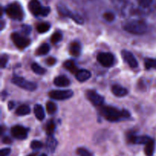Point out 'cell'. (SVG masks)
Wrapping results in <instances>:
<instances>
[{
    "mask_svg": "<svg viewBox=\"0 0 156 156\" xmlns=\"http://www.w3.org/2000/svg\"><path fill=\"white\" fill-rule=\"evenodd\" d=\"M103 18L108 22H112L115 19V15L111 12H107L104 13Z\"/></svg>",
    "mask_w": 156,
    "mask_h": 156,
    "instance_id": "f546056e",
    "label": "cell"
},
{
    "mask_svg": "<svg viewBox=\"0 0 156 156\" xmlns=\"http://www.w3.org/2000/svg\"><path fill=\"white\" fill-rule=\"evenodd\" d=\"M75 75L76 79L80 82H84L88 80L91 76V73L87 69H79V71Z\"/></svg>",
    "mask_w": 156,
    "mask_h": 156,
    "instance_id": "5bb4252c",
    "label": "cell"
},
{
    "mask_svg": "<svg viewBox=\"0 0 156 156\" xmlns=\"http://www.w3.org/2000/svg\"><path fill=\"white\" fill-rule=\"evenodd\" d=\"M12 82L15 85L20 87L21 88H23V89L27 90V91H33L37 88V85L36 83L26 80L25 79L21 77V76H14L12 79Z\"/></svg>",
    "mask_w": 156,
    "mask_h": 156,
    "instance_id": "8992f818",
    "label": "cell"
},
{
    "mask_svg": "<svg viewBox=\"0 0 156 156\" xmlns=\"http://www.w3.org/2000/svg\"><path fill=\"white\" fill-rule=\"evenodd\" d=\"M99 112L104 118L111 122H117L130 117V114L126 110H119L111 106H101Z\"/></svg>",
    "mask_w": 156,
    "mask_h": 156,
    "instance_id": "6da1fadb",
    "label": "cell"
},
{
    "mask_svg": "<svg viewBox=\"0 0 156 156\" xmlns=\"http://www.w3.org/2000/svg\"><path fill=\"white\" fill-rule=\"evenodd\" d=\"M97 59L105 67H111L115 62V57L111 53H100L98 55Z\"/></svg>",
    "mask_w": 156,
    "mask_h": 156,
    "instance_id": "9c48e42d",
    "label": "cell"
},
{
    "mask_svg": "<svg viewBox=\"0 0 156 156\" xmlns=\"http://www.w3.org/2000/svg\"><path fill=\"white\" fill-rule=\"evenodd\" d=\"M8 60H9V56L6 54H3L2 56H1V67L2 68H5L7 64Z\"/></svg>",
    "mask_w": 156,
    "mask_h": 156,
    "instance_id": "836d02e7",
    "label": "cell"
},
{
    "mask_svg": "<svg viewBox=\"0 0 156 156\" xmlns=\"http://www.w3.org/2000/svg\"><path fill=\"white\" fill-rule=\"evenodd\" d=\"M137 2L140 7L146 9V8L150 7L151 5L153 2V0H137Z\"/></svg>",
    "mask_w": 156,
    "mask_h": 156,
    "instance_id": "4dcf8cb0",
    "label": "cell"
},
{
    "mask_svg": "<svg viewBox=\"0 0 156 156\" xmlns=\"http://www.w3.org/2000/svg\"><path fill=\"white\" fill-rule=\"evenodd\" d=\"M46 108H47V111L48 114H54L55 112L57 110V106L55 103L52 101H48L46 105Z\"/></svg>",
    "mask_w": 156,
    "mask_h": 156,
    "instance_id": "4316f807",
    "label": "cell"
},
{
    "mask_svg": "<svg viewBox=\"0 0 156 156\" xmlns=\"http://www.w3.org/2000/svg\"><path fill=\"white\" fill-rule=\"evenodd\" d=\"M6 15L10 18L17 21H21L24 16V11L20 3L17 2L10 3L5 9Z\"/></svg>",
    "mask_w": 156,
    "mask_h": 156,
    "instance_id": "3957f363",
    "label": "cell"
},
{
    "mask_svg": "<svg viewBox=\"0 0 156 156\" xmlns=\"http://www.w3.org/2000/svg\"><path fill=\"white\" fill-rule=\"evenodd\" d=\"M34 112L35 117L39 120H43L45 118V114L44 110L41 105H36L34 108Z\"/></svg>",
    "mask_w": 156,
    "mask_h": 156,
    "instance_id": "ffe728a7",
    "label": "cell"
},
{
    "mask_svg": "<svg viewBox=\"0 0 156 156\" xmlns=\"http://www.w3.org/2000/svg\"><path fill=\"white\" fill-rule=\"evenodd\" d=\"M151 138L147 136H137L133 133H129L127 135V140L132 144H145L146 145Z\"/></svg>",
    "mask_w": 156,
    "mask_h": 156,
    "instance_id": "7c38bea8",
    "label": "cell"
},
{
    "mask_svg": "<svg viewBox=\"0 0 156 156\" xmlns=\"http://www.w3.org/2000/svg\"><path fill=\"white\" fill-rule=\"evenodd\" d=\"M14 105H15V104H14V102H12V101L9 102V110H12V108H14Z\"/></svg>",
    "mask_w": 156,
    "mask_h": 156,
    "instance_id": "f35d334b",
    "label": "cell"
},
{
    "mask_svg": "<svg viewBox=\"0 0 156 156\" xmlns=\"http://www.w3.org/2000/svg\"><path fill=\"white\" fill-rule=\"evenodd\" d=\"M31 69L34 73L37 75H44L46 73V69L43 67H41L37 62H33L31 64Z\"/></svg>",
    "mask_w": 156,
    "mask_h": 156,
    "instance_id": "d4e9b609",
    "label": "cell"
},
{
    "mask_svg": "<svg viewBox=\"0 0 156 156\" xmlns=\"http://www.w3.org/2000/svg\"><path fill=\"white\" fill-rule=\"evenodd\" d=\"M57 12L59 15L62 17H66V18H70L79 24H82L84 23V19L81 15L72 12L66 6L62 4L57 5Z\"/></svg>",
    "mask_w": 156,
    "mask_h": 156,
    "instance_id": "5b68a950",
    "label": "cell"
},
{
    "mask_svg": "<svg viewBox=\"0 0 156 156\" xmlns=\"http://www.w3.org/2000/svg\"><path fill=\"white\" fill-rule=\"evenodd\" d=\"M62 39V34L59 31H56L52 34L51 38H50V41L53 44H56L59 41H60Z\"/></svg>",
    "mask_w": 156,
    "mask_h": 156,
    "instance_id": "f1b7e54d",
    "label": "cell"
},
{
    "mask_svg": "<svg viewBox=\"0 0 156 156\" xmlns=\"http://www.w3.org/2000/svg\"><path fill=\"white\" fill-rule=\"evenodd\" d=\"M55 129H56V124L53 120H50L46 126V132H47V135L51 136L54 132Z\"/></svg>",
    "mask_w": 156,
    "mask_h": 156,
    "instance_id": "484cf974",
    "label": "cell"
},
{
    "mask_svg": "<svg viewBox=\"0 0 156 156\" xmlns=\"http://www.w3.org/2000/svg\"><path fill=\"white\" fill-rule=\"evenodd\" d=\"M74 93L72 90H52L49 93V96L52 99L57 101H63L71 98Z\"/></svg>",
    "mask_w": 156,
    "mask_h": 156,
    "instance_id": "52a82bcc",
    "label": "cell"
},
{
    "mask_svg": "<svg viewBox=\"0 0 156 156\" xmlns=\"http://www.w3.org/2000/svg\"><path fill=\"white\" fill-rule=\"evenodd\" d=\"M86 97L90 101V102H91L94 106H103L105 98H103V96L99 94L98 93L96 92L94 90H88L86 92Z\"/></svg>",
    "mask_w": 156,
    "mask_h": 156,
    "instance_id": "8fae6325",
    "label": "cell"
},
{
    "mask_svg": "<svg viewBox=\"0 0 156 156\" xmlns=\"http://www.w3.org/2000/svg\"><path fill=\"white\" fill-rule=\"evenodd\" d=\"M155 143L154 140L151 139L149 142L146 144L145 146L144 152L146 156H152L155 152Z\"/></svg>",
    "mask_w": 156,
    "mask_h": 156,
    "instance_id": "ac0fdd59",
    "label": "cell"
},
{
    "mask_svg": "<svg viewBox=\"0 0 156 156\" xmlns=\"http://www.w3.org/2000/svg\"><path fill=\"white\" fill-rule=\"evenodd\" d=\"M111 91H112L113 94L117 97H123V96L126 95L128 93V90L125 88L124 87H122L119 85H114L111 88Z\"/></svg>",
    "mask_w": 156,
    "mask_h": 156,
    "instance_id": "e0dca14e",
    "label": "cell"
},
{
    "mask_svg": "<svg viewBox=\"0 0 156 156\" xmlns=\"http://www.w3.org/2000/svg\"><path fill=\"white\" fill-rule=\"evenodd\" d=\"M147 24L143 20H132L123 25V29L133 34H143L147 31Z\"/></svg>",
    "mask_w": 156,
    "mask_h": 156,
    "instance_id": "7a4b0ae2",
    "label": "cell"
},
{
    "mask_svg": "<svg viewBox=\"0 0 156 156\" xmlns=\"http://www.w3.org/2000/svg\"><path fill=\"white\" fill-rule=\"evenodd\" d=\"M121 56L123 59H124L125 62L131 67V68H136L138 67V62L135 56H133L131 52L128 50H123L121 51Z\"/></svg>",
    "mask_w": 156,
    "mask_h": 156,
    "instance_id": "4fadbf2b",
    "label": "cell"
},
{
    "mask_svg": "<svg viewBox=\"0 0 156 156\" xmlns=\"http://www.w3.org/2000/svg\"><path fill=\"white\" fill-rule=\"evenodd\" d=\"M145 67L146 69L156 68V59H145Z\"/></svg>",
    "mask_w": 156,
    "mask_h": 156,
    "instance_id": "83f0119b",
    "label": "cell"
},
{
    "mask_svg": "<svg viewBox=\"0 0 156 156\" xmlns=\"http://www.w3.org/2000/svg\"><path fill=\"white\" fill-rule=\"evenodd\" d=\"M50 45L47 43H44V44H41L39 47L37 48V50H36V55L37 56H43V55H46L47 53H49L50 51Z\"/></svg>",
    "mask_w": 156,
    "mask_h": 156,
    "instance_id": "603a6c76",
    "label": "cell"
},
{
    "mask_svg": "<svg viewBox=\"0 0 156 156\" xmlns=\"http://www.w3.org/2000/svg\"><path fill=\"white\" fill-rule=\"evenodd\" d=\"M30 108L27 105H21L15 111V114L18 116H25L30 114Z\"/></svg>",
    "mask_w": 156,
    "mask_h": 156,
    "instance_id": "44dd1931",
    "label": "cell"
},
{
    "mask_svg": "<svg viewBox=\"0 0 156 156\" xmlns=\"http://www.w3.org/2000/svg\"><path fill=\"white\" fill-rule=\"evenodd\" d=\"M69 51L72 56H79L82 51V46H81L80 43L76 42V41L71 43V44L69 45Z\"/></svg>",
    "mask_w": 156,
    "mask_h": 156,
    "instance_id": "2e32d148",
    "label": "cell"
},
{
    "mask_svg": "<svg viewBox=\"0 0 156 156\" xmlns=\"http://www.w3.org/2000/svg\"><path fill=\"white\" fill-rule=\"evenodd\" d=\"M11 149L9 148H5V149H2L0 152V156H8L10 154Z\"/></svg>",
    "mask_w": 156,
    "mask_h": 156,
    "instance_id": "d590c367",
    "label": "cell"
},
{
    "mask_svg": "<svg viewBox=\"0 0 156 156\" xmlns=\"http://www.w3.org/2000/svg\"><path fill=\"white\" fill-rule=\"evenodd\" d=\"M4 26H5V21H3V20H2L1 21V27H0V29H1V30H3V28H4Z\"/></svg>",
    "mask_w": 156,
    "mask_h": 156,
    "instance_id": "ab89813d",
    "label": "cell"
},
{
    "mask_svg": "<svg viewBox=\"0 0 156 156\" xmlns=\"http://www.w3.org/2000/svg\"><path fill=\"white\" fill-rule=\"evenodd\" d=\"M37 30L40 34H44L48 31L50 28V24L47 22L40 23L37 25Z\"/></svg>",
    "mask_w": 156,
    "mask_h": 156,
    "instance_id": "cb8c5ba5",
    "label": "cell"
},
{
    "mask_svg": "<svg viewBox=\"0 0 156 156\" xmlns=\"http://www.w3.org/2000/svg\"><path fill=\"white\" fill-rule=\"evenodd\" d=\"M56 62V59L53 57H49L48 59H47V60H46V63H47L48 66H53Z\"/></svg>",
    "mask_w": 156,
    "mask_h": 156,
    "instance_id": "e575fe53",
    "label": "cell"
},
{
    "mask_svg": "<svg viewBox=\"0 0 156 156\" xmlns=\"http://www.w3.org/2000/svg\"><path fill=\"white\" fill-rule=\"evenodd\" d=\"M56 146H57V141L53 136H49L47 139V143H46V146H47V150L50 151V152H53L56 149Z\"/></svg>",
    "mask_w": 156,
    "mask_h": 156,
    "instance_id": "7402d4cb",
    "label": "cell"
},
{
    "mask_svg": "<svg viewBox=\"0 0 156 156\" xmlns=\"http://www.w3.org/2000/svg\"><path fill=\"white\" fill-rule=\"evenodd\" d=\"M43 147V143L40 141H37V140H33L30 143V148L34 150H38L41 149Z\"/></svg>",
    "mask_w": 156,
    "mask_h": 156,
    "instance_id": "d6a6232c",
    "label": "cell"
},
{
    "mask_svg": "<svg viewBox=\"0 0 156 156\" xmlns=\"http://www.w3.org/2000/svg\"><path fill=\"white\" fill-rule=\"evenodd\" d=\"M41 156H47V155H46V154H43V155H41Z\"/></svg>",
    "mask_w": 156,
    "mask_h": 156,
    "instance_id": "b9f144b4",
    "label": "cell"
},
{
    "mask_svg": "<svg viewBox=\"0 0 156 156\" xmlns=\"http://www.w3.org/2000/svg\"><path fill=\"white\" fill-rule=\"evenodd\" d=\"M28 9L34 16L45 17L50 12V8L42 6L39 0H30L28 3Z\"/></svg>",
    "mask_w": 156,
    "mask_h": 156,
    "instance_id": "277c9868",
    "label": "cell"
},
{
    "mask_svg": "<svg viewBox=\"0 0 156 156\" xmlns=\"http://www.w3.org/2000/svg\"><path fill=\"white\" fill-rule=\"evenodd\" d=\"M12 41L18 48L24 49L30 44V40L25 36H22L20 34L15 32L11 35Z\"/></svg>",
    "mask_w": 156,
    "mask_h": 156,
    "instance_id": "ba28073f",
    "label": "cell"
},
{
    "mask_svg": "<svg viewBox=\"0 0 156 156\" xmlns=\"http://www.w3.org/2000/svg\"><path fill=\"white\" fill-rule=\"evenodd\" d=\"M22 31L26 34H29L31 31V27L28 25H23L22 26Z\"/></svg>",
    "mask_w": 156,
    "mask_h": 156,
    "instance_id": "8d00e7d4",
    "label": "cell"
},
{
    "mask_svg": "<svg viewBox=\"0 0 156 156\" xmlns=\"http://www.w3.org/2000/svg\"><path fill=\"white\" fill-rule=\"evenodd\" d=\"M63 66L66 69L69 71L70 73H73V74H76V73L79 71L77 66H76V62L73 60H72V59H69V60L66 61L63 63Z\"/></svg>",
    "mask_w": 156,
    "mask_h": 156,
    "instance_id": "d6986e66",
    "label": "cell"
},
{
    "mask_svg": "<svg viewBox=\"0 0 156 156\" xmlns=\"http://www.w3.org/2000/svg\"><path fill=\"white\" fill-rule=\"evenodd\" d=\"M53 83L58 87H67L70 85L71 82H70L69 79L66 76H59L55 78Z\"/></svg>",
    "mask_w": 156,
    "mask_h": 156,
    "instance_id": "9a60e30c",
    "label": "cell"
},
{
    "mask_svg": "<svg viewBox=\"0 0 156 156\" xmlns=\"http://www.w3.org/2000/svg\"><path fill=\"white\" fill-rule=\"evenodd\" d=\"M2 143L5 144H10L12 143V140L9 136H5L2 139Z\"/></svg>",
    "mask_w": 156,
    "mask_h": 156,
    "instance_id": "74e56055",
    "label": "cell"
},
{
    "mask_svg": "<svg viewBox=\"0 0 156 156\" xmlns=\"http://www.w3.org/2000/svg\"><path fill=\"white\" fill-rule=\"evenodd\" d=\"M29 129L24 126H21V125H15L11 129L12 135L15 137V139H18L19 140H25L27 137Z\"/></svg>",
    "mask_w": 156,
    "mask_h": 156,
    "instance_id": "30bf717a",
    "label": "cell"
},
{
    "mask_svg": "<svg viewBox=\"0 0 156 156\" xmlns=\"http://www.w3.org/2000/svg\"><path fill=\"white\" fill-rule=\"evenodd\" d=\"M77 154L79 156H93L92 154L85 148H79L77 149Z\"/></svg>",
    "mask_w": 156,
    "mask_h": 156,
    "instance_id": "1f68e13d",
    "label": "cell"
},
{
    "mask_svg": "<svg viewBox=\"0 0 156 156\" xmlns=\"http://www.w3.org/2000/svg\"><path fill=\"white\" fill-rule=\"evenodd\" d=\"M37 153H32V154H30V155H28L27 156H37Z\"/></svg>",
    "mask_w": 156,
    "mask_h": 156,
    "instance_id": "60d3db41",
    "label": "cell"
}]
</instances>
